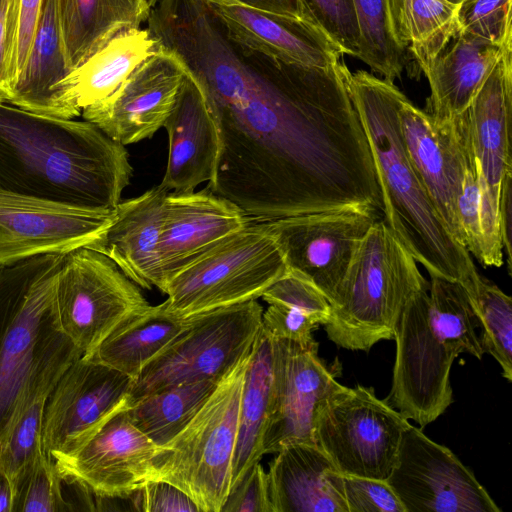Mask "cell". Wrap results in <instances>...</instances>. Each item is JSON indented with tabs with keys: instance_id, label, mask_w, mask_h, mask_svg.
Returning a JSON list of instances; mask_svg holds the SVG:
<instances>
[{
	"instance_id": "obj_1",
	"label": "cell",
	"mask_w": 512,
	"mask_h": 512,
	"mask_svg": "<svg viewBox=\"0 0 512 512\" xmlns=\"http://www.w3.org/2000/svg\"><path fill=\"white\" fill-rule=\"evenodd\" d=\"M261 58L264 68H257L223 39L192 68L220 139L206 188L256 221L344 207L382 211L346 65Z\"/></svg>"
},
{
	"instance_id": "obj_2",
	"label": "cell",
	"mask_w": 512,
	"mask_h": 512,
	"mask_svg": "<svg viewBox=\"0 0 512 512\" xmlns=\"http://www.w3.org/2000/svg\"><path fill=\"white\" fill-rule=\"evenodd\" d=\"M124 145L88 121L0 103V186L96 209H114L133 168Z\"/></svg>"
},
{
	"instance_id": "obj_3",
	"label": "cell",
	"mask_w": 512,
	"mask_h": 512,
	"mask_svg": "<svg viewBox=\"0 0 512 512\" xmlns=\"http://www.w3.org/2000/svg\"><path fill=\"white\" fill-rule=\"evenodd\" d=\"M348 84L369 141L383 221L429 276L461 283L473 299L480 274L471 254L442 221L409 159L399 121L405 95L365 71L349 72Z\"/></svg>"
},
{
	"instance_id": "obj_4",
	"label": "cell",
	"mask_w": 512,
	"mask_h": 512,
	"mask_svg": "<svg viewBox=\"0 0 512 512\" xmlns=\"http://www.w3.org/2000/svg\"><path fill=\"white\" fill-rule=\"evenodd\" d=\"M64 254L0 265V446L29 389L83 356L58 319L56 283Z\"/></svg>"
},
{
	"instance_id": "obj_5",
	"label": "cell",
	"mask_w": 512,
	"mask_h": 512,
	"mask_svg": "<svg viewBox=\"0 0 512 512\" xmlns=\"http://www.w3.org/2000/svg\"><path fill=\"white\" fill-rule=\"evenodd\" d=\"M429 289L417 262L383 220L359 242L324 329L337 346L368 352L395 338L409 299Z\"/></svg>"
},
{
	"instance_id": "obj_6",
	"label": "cell",
	"mask_w": 512,
	"mask_h": 512,
	"mask_svg": "<svg viewBox=\"0 0 512 512\" xmlns=\"http://www.w3.org/2000/svg\"><path fill=\"white\" fill-rule=\"evenodd\" d=\"M250 352L217 384L191 421L152 460L147 480L178 487L200 512H221L230 492L239 406Z\"/></svg>"
},
{
	"instance_id": "obj_7",
	"label": "cell",
	"mask_w": 512,
	"mask_h": 512,
	"mask_svg": "<svg viewBox=\"0 0 512 512\" xmlns=\"http://www.w3.org/2000/svg\"><path fill=\"white\" fill-rule=\"evenodd\" d=\"M287 271L267 221L252 220L174 274L163 287V303L189 318L257 300Z\"/></svg>"
},
{
	"instance_id": "obj_8",
	"label": "cell",
	"mask_w": 512,
	"mask_h": 512,
	"mask_svg": "<svg viewBox=\"0 0 512 512\" xmlns=\"http://www.w3.org/2000/svg\"><path fill=\"white\" fill-rule=\"evenodd\" d=\"M257 300L192 316L190 325L134 379L129 406L170 387L220 381L253 346L262 325Z\"/></svg>"
},
{
	"instance_id": "obj_9",
	"label": "cell",
	"mask_w": 512,
	"mask_h": 512,
	"mask_svg": "<svg viewBox=\"0 0 512 512\" xmlns=\"http://www.w3.org/2000/svg\"><path fill=\"white\" fill-rule=\"evenodd\" d=\"M409 425L387 400L376 396L373 387L342 385L317 414L314 442L337 472L387 480Z\"/></svg>"
},
{
	"instance_id": "obj_10",
	"label": "cell",
	"mask_w": 512,
	"mask_h": 512,
	"mask_svg": "<svg viewBox=\"0 0 512 512\" xmlns=\"http://www.w3.org/2000/svg\"><path fill=\"white\" fill-rule=\"evenodd\" d=\"M148 305L138 285L107 256L86 247L64 254L56 283L58 319L83 356Z\"/></svg>"
},
{
	"instance_id": "obj_11",
	"label": "cell",
	"mask_w": 512,
	"mask_h": 512,
	"mask_svg": "<svg viewBox=\"0 0 512 512\" xmlns=\"http://www.w3.org/2000/svg\"><path fill=\"white\" fill-rule=\"evenodd\" d=\"M470 148L480 188L484 267L504 262L500 233L503 184L512 175V40L466 110Z\"/></svg>"
},
{
	"instance_id": "obj_12",
	"label": "cell",
	"mask_w": 512,
	"mask_h": 512,
	"mask_svg": "<svg viewBox=\"0 0 512 512\" xmlns=\"http://www.w3.org/2000/svg\"><path fill=\"white\" fill-rule=\"evenodd\" d=\"M396 356L387 401L421 428L441 416L453 402L450 371L458 352L435 332L428 289L407 302L395 334Z\"/></svg>"
},
{
	"instance_id": "obj_13",
	"label": "cell",
	"mask_w": 512,
	"mask_h": 512,
	"mask_svg": "<svg viewBox=\"0 0 512 512\" xmlns=\"http://www.w3.org/2000/svg\"><path fill=\"white\" fill-rule=\"evenodd\" d=\"M386 481L405 512H501L471 469L411 424Z\"/></svg>"
},
{
	"instance_id": "obj_14",
	"label": "cell",
	"mask_w": 512,
	"mask_h": 512,
	"mask_svg": "<svg viewBox=\"0 0 512 512\" xmlns=\"http://www.w3.org/2000/svg\"><path fill=\"white\" fill-rule=\"evenodd\" d=\"M370 207H344L267 221L289 271L315 285L331 304L357 246L377 221Z\"/></svg>"
},
{
	"instance_id": "obj_15",
	"label": "cell",
	"mask_w": 512,
	"mask_h": 512,
	"mask_svg": "<svg viewBox=\"0 0 512 512\" xmlns=\"http://www.w3.org/2000/svg\"><path fill=\"white\" fill-rule=\"evenodd\" d=\"M113 216L114 209L78 206L0 186V265L85 247Z\"/></svg>"
},
{
	"instance_id": "obj_16",
	"label": "cell",
	"mask_w": 512,
	"mask_h": 512,
	"mask_svg": "<svg viewBox=\"0 0 512 512\" xmlns=\"http://www.w3.org/2000/svg\"><path fill=\"white\" fill-rule=\"evenodd\" d=\"M275 386L263 436V454L292 443L314 444L317 414L325 400L342 386L341 365L318 355V343L305 347L273 338Z\"/></svg>"
},
{
	"instance_id": "obj_17",
	"label": "cell",
	"mask_w": 512,
	"mask_h": 512,
	"mask_svg": "<svg viewBox=\"0 0 512 512\" xmlns=\"http://www.w3.org/2000/svg\"><path fill=\"white\" fill-rule=\"evenodd\" d=\"M134 378L83 356L60 376L45 406L42 446L50 458L83 441L129 407Z\"/></svg>"
},
{
	"instance_id": "obj_18",
	"label": "cell",
	"mask_w": 512,
	"mask_h": 512,
	"mask_svg": "<svg viewBox=\"0 0 512 512\" xmlns=\"http://www.w3.org/2000/svg\"><path fill=\"white\" fill-rule=\"evenodd\" d=\"M399 121L417 175L442 221L464 246L457 201L472 157L466 111L452 120L440 122L404 96Z\"/></svg>"
},
{
	"instance_id": "obj_19",
	"label": "cell",
	"mask_w": 512,
	"mask_h": 512,
	"mask_svg": "<svg viewBox=\"0 0 512 512\" xmlns=\"http://www.w3.org/2000/svg\"><path fill=\"white\" fill-rule=\"evenodd\" d=\"M186 71L182 60L160 45L114 92L85 107L83 120L124 146L150 139L169 116Z\"/></svg>"
},
{
	"instance_id": "obj_20",
	"label": "cell",
	"mask_w": 512,
	"mask_h": 512,
	"mask_svg": "<svg viewBox=\"0 0 512 512\" xmlns=\"http://www.w3.org/2000/svg\"><path fill=\"white\" fill-rule=\"evenodd\" d=\"M127 408L72 449L51 457L64 482L79 484L94 496H111L146 481L161 447L133 424Z\"/></svg>"
},
{
	"instance_id": "obj_21",
	"label": "cell",
	"mask_w": 512,
	"mask_h": 512,
	"mask_svg": "<svg viewBox=\"0 0 512 512\" xmlns=\"http://www.w3.org/2000/svg\"><path fill=\"white\" fill-rule=\"evenodd\" d=\"M228 39L243 53L270 61L327 68L340 62L339 47L310 22L232 0H205Z\"/></svg>"
},
{
	"instance_id": "obj_22",
	"label": "cell",
	"mask_w": 512,
	"mask_h": 512,
	"mask_svg": "<svg viewBox=\"0 0 512 512\" xmlns=\"http://www.w3.org/2000/svg\"><path fill=\"white\" fill-rule=\"evenodd\" d=\"M252 220L207 188L169 192L158 245L161 292L174 274Z\"/></svg>"
},
{
	"instance_id": "obj_23",
	"label": "cell",
	"mask_w": 512,
	"mask_h": 512,
	"mask_svg": "<svg viewBox=\"0 0 512 512\" xmlns=\"http://www.w3.org/2000/svg\"><path fill=\"white\" fill-rule=\"evenodd\" d=\"M163 127L169 152L159 185L167 191L191 192L209 182L219 155V133L203 90L188 69Z\"/></svg>"
},
{
	"instance_id": "obj_24",
	"label": "cell",
	"mask_w": 512,
	"mask_h": 512,
	"mask_svg": "<svg viewBox=\"0 0 512 512\" xmlns=\"http://www.w3.org/2000/svg\"><path fill=\"white\" fill-rule=\"evenodd\" d=\"M168 193L157 185L120 201L111 223L85 247L110 258L138 286L161 291L158 245Z\"/></svg>"
},
{
	"instance_id": "obj_25",
	"label": "cell",
	"mask_w": 512,
	"mask_h": 512,
	"mask_svg": "<svg viewBox=\"0 0 512 512\" xmlns=\"http://www.w3.org/2000/svg\"><path fill=\"white\" fill-rule=\"evenodd\" d=\"M509 40L500 46L459 28L422 69L430 86L424 111L440 122L466 111Z\"/></svg>"
},
{
	"instance_id": "obj_26",
	"label": "cell",
	"mask_w": 512,
	"mask_h": 512,
	"mask_svg": "<svg viewBox=\"0 0 512 512\" xmlns=\"http://www.w3.org/2000/svg\"><path fill=\"white\" fill-rule=\"evenodd\" d=\"M71 71L57 0H43L25 65L7 104L44 116L70 119L62 85Z\"/></svg>"
},
{
	"instance_id": "obj_27",
	"label": "cell",
	"mask_w": 512,
	"mask_h": 512,
	"mask_svg": "<svg viewBox=\"0 0 512 512\" xmlns=\"http://www.w3.org/2000/svg\"><path fill=\"white\" fill-rule=\"evenodd\" d=\"M334 470L314 444L283 447L267 472L273 512H348L343 495L328 478Z\"/></svg>"
},
{
	"instance_id": "obj_28",
	"label": "cell",
	"mask_w": 512,
	"mask_h": 512,
	"mask_svg": "<svg viewBox=\"0 0 512 512\" xmlns=\"http://www.w3.org/2000/svg\"><path fill=\"white\" fill-rule=\"evenodd\" d=\"M159 46L147 27L126 30L74 68L62 85L70 119L114 92Z\"/></svg>"
},
{
	"instance_id": "obj_29",
	"label": "cell",
	"mask_w": 512,
	"mask_h": 512,
	"mask_svg": "<svg viewBox=\"0 0 512 512\" xmlns=\"http://www.w3.org/2000/svg\"><path fill=\"white\" fill-rule=\"evenodd\" d=\"M275 386L273 338L261 327L250 351L242 387L230 490L262 458L263 436Z\"/></svg>"
},
{
	"instance_id": "obj_30",
	"label": "cell",
	"mask_w": 512,
	"mask_h": 512,
	"mask_svg": "<svg viewBox=\"0 0 512 512\" xmlns=\"http://www.w3.org/2000/svg\"><path fill=\"white\" fill-rule=\"evenodd\" d=\"M169 312L164 303L131 314L83 357L136 378L191 323Z\"/></svg>"
},
{
	"instance_id": "obj_31",
	"label": "cell",
	"mask_w": 512,
	"mask_h": 512,
	"mask_svg": "<svg viewBox=\"0 0 512 512\" xmlns=\"http://www.w3.org/2000/svg\"><path fill=\"white\" fill-rule=\"evenodd\" d=\"M69 66L73 70L120 32L141 28L148 0H57Z\"/></svg>"
},
{
	"instance_id": "obj_32",
	"label": "cell",
	"mask_w": 512,
	"mask_h": 512,
	"mask_svg": "<svg viewBox=\"0 0 512 512\" xmlns=\"http://www.w3.org/2000/svg\"><path fill=\"white\" fill-rule=\"evenodd\" d=\"M463 0H388L395 37L421 70L459 29Z\"/></svg>"
},
{
	"instance_id": "obj_33",
	"label": "cell",
	"mask_w": 512,
	"mask_h": 512,
	"mask_svg": "<svg viewBox=\"0 0 512 512\" xmlns=\"http://www.w3.org/2000/svg\"><path fill=\"white\" fill-rule=\"evenodd\" d=\"M218 383L204 380L163 389L131 404L127 411L133 424L163 447L191 421Z\"/></svg>"
},
{
	"instance_id": "obj_34",
	"label": "cell",
	"mask_w": 512,
	"mask_h": 512,
	"mask_svg": "<svg viewBox=\"0 0 512 512\" xmlns=\"http://www.w3.org/2000/svg\"><path fill=\"white\" fill-rule=\"evenodd\" d=\"M64 371L40 378L22 400L16 418L0 446V469L12 482L14 493L42 454V425L47 399Z\"/></svg>"
},
{
	"instance_id": "obj_35",
	"label": "cell",
	"mask_w": 512,
	"mask_h": 512,
	"mask_svg": "<svg viewBox=\"0 0 512 512\" xmlns=\"http://www.w3.org/2000/svg\"><path fill=\"white\" fill-rule=\"evenodd\" d=\"M429 314L440 339L460 355L468 353L483 357L480 338L476 332L480 320L471 297L464 286L440 276H430Z\"/></svg>"
},
{
	"instance_id": "obj_36",
	"label": "cell",
	"mask_w": 512,
	"mask_h": 512,
	"mask_svg": "<svg viewBox=\"0 0 512 512\" xmlns=\"http://www.w3.org/2000/svg\"><path fill=\"white\" fill-rule=\"evenodd\" d=\"M359 29L357 58L382 79L394 82L407 65V49L397 41L388 0H353Z\"/></svg>"
},
{
	"instance_id": "obj_37",
	"label": "cell",
	"mask_w": 512,
	"mask_h": 512,
	"mask_svg": "<svg viewBox=\"0 0 512 512\" xmlns=\"http://www.w3.org/2000/svg\"><path fill=\"white\" fill-rule=\"evenodd\" d=\"M482 329L480 344L484 353L500 365L502 376L512 381V299L496 284L480 275L476 295L471 299Z\"/></svg>"
},
{
	"instance_id": "obj_38",
	"label": "cell",
	"mask_w": 512,
	"mask_h": 512,
	"mask_svg": "<svg viewBox=\"0 0 512 512\" xmlns=\"http://www.w3.org/2000/svg\"><path fill=\"white\" fill-rule=\"evenodd\" d=\"M63 484L53 460L43 452L16 489L13 512L73 511L64 496Z\"/></svg>"
},
{
	"instance_id": "obj_39",
	"label": "cell",
	"mask_w": 512,
	"mask_h": 512,
	"mask_svg": "<svg viewBox=\"0 0 512 512\" xmlns=\"http://www.w3.org/2000/svg\"><path fill=\"white\" fill-rule=\"evenodd\" d=\"M304 17L342 51L357 57L359 29L353 0H301Z\"/></svg>"
},
{
	"instance_id": "obj_40",
	"label": "cell",
	"mask_w": 512,
	"mask_h": 512,
	"mask_svg": "<svg viewBox=\"0 0 512 512\" xmlns=\"http://www.w3.org/2000/svg\"><path fill=\"white\" fill-rule=\"evenodd\" d=\"M512 0H463L457 11L458 27L496 45L512 38Z\"/></svg>"
},
{
	"instance_id": "obj_41",
	"label": "cell",
	"mask_w": 512,
	"mask_h": 512,
	"mask_svg": "<svg viewBox=\"0 0 512 512\" xmlns=\"http://www.w3.org/2000/svg\"><path fill=\"white\" fill-rule=\"evenodd\" d=\"M328 478L343 495L348 512H405L386 480L346 475L336 470L329 472Z\"/></svg>"
},
{
	"instance_id": "obj_42",
	"label": "cell",
	"mask_w": 512,
	"mask_h": 512,
	"mask_svg": "<svg viewBox=\"0 0 512 512\" xmlns=\"http://www.w3.org/2000/svg\"><path fill=\"white\" fill-rule=\"evenodd\" d=\"M261 297L269 305H284L315 316L321 325L327 322L331 311L329 301L315 285L289 270L269 286Z\"/></svg>"
},
{
	"instance_id": "obj_43",
	"label": "cell",
	"mask_w": 512,
	"mask_h": 512,
	"mask_svg": "<svg viewBox=\"0 0 512 512\" xmlns=\"http://www.w3.org/2000/svg\"><path fill=\"white\" fill-rule=\"evenodd\" d=\"M42 2L43 0H10L7 36L12 89L25 65L39 20Z\"/></svg>"
},
{
	"instance_id": "obj_44",
	"label": "cell",
	"mask_w": 512,
	"mask_h": 512,
	"mask_svg": "<svg viewBox=\"0 0 512 512\" xmlns=\"http://www.w3.org/2000/svg\"><path fill=\"white\" fill-rule=\"evenodd\" d=\"M457 215L465 248L482 264L484 243L480 221V188L473 155L457 201Z\"/></svg>"
},
{
	"instance_id": "obj_45",
	"label": "cell",
	"mask_w": 512,
	"mask_h": 512,
	"mask_svg": "<svg viewBox=\"0 0 512 512\" xmlns=\"http://www.w3.org/2000/svg\"><path fill=\"white\" fill-rule=\"evenodd\" d=\"M321 325L315 316L284 305L270 304L262 313L261 327L275 339H286L308 347L316 343L313 331Z\"/></svg>"
},
{
	"instance_id": "obj_46",
	"label": "cell",
	"mask_w": 512,
	"mask_h": 512,
	"mask_svg": "<svg viewBox=\"0 0 512 512\" xmlns=\"http://www.w3.org/2000/svg\"><path fill=\"white\" fill-rule=\"evenodd\" d=\"M221 512H273L267 472L260 462L254 464L230 490Z\"/></svg>"
},
{
	"instance_id": "obj_47",
	"label": "cell",
	"mask_w": 512,
	"mask_h": 512,
	"mask_svg": "<svg viewBox=\"0 0 512 512\" xmlns=\"http://www.w3.org/2000/svg\"><path fill=\"white\" fill-rule=\"evenodd\" d=\"M142 494L143 512H200L186 493L167 481H145Z\"/></svg>"
},
{
	"instance_id": "obj_48",
	"label": "cell",
	"mask_w": 512,
	"mask_h": 512,
	"mask_svg": "<svg viewBox=\"0 0 512 512\" xmlns=\"http://www.w3.org/2000/svg\"><path fill=\"white\" fill-rule=\"evenodd\" d=\"M500 233L508 274H512V175L503 184L500 204Z\"/></svg>"
},
{
	"instance_id": "obj_49",
	"label": "cell",
	"mask_w": 512,
	"mask_h": 512,
	"mask_svg": "<svg viewBox=\"0 0 512 512\" xmlns=\"http://www.w3.org/2000/svg\"><path fill=\"white\" fill-rule=\"evenodd\" d=\"M10 0H0V103H8L12 85L8 63V10Z\"/></svg>"
},
{
	"instance_id": "obj_50",
	"label": "cell",
	"mask_w": 512,
	"mask_h": 512,
	"mask_svg": "<svg viewBox=\"0 0 512 512\" xmlns=\"http://www.w3.org/2000/svg\"><path fill=\"white\" fill-rule=\"evenodd\" d=\"M245 6L305 19L301 0H232ZM307 21V20H306Z\"/></svg>"
},
{
	"instance_id": "obj_51",
	"label": "cell",
	"mask_w": 512,
	"mask_h": 512,
	"mask_svg": "<svg viewBox=\"0 0 512 512\" xmlns=\"http://www.w3.org/2000/svg\"><path fill=\"white\" fill-rule=\"evenodd\" d=\"M14 490L7 474L0 469V512H13Z\"/></svg>"
},
{
	"instance_id": "obj_52",
	"label": "cell",
	"mask_w": 512,
	"mask_h": 512,
	"mask_svg": "<svg viewBox=\"0 0 512 512\" xmlns=\"http://www.w3.org/2000/svg\"><path fill=\"white\" fill-rule=\"evenodd\" d=\"M151 8L157 3L158 0H148Z\"/></svg>"
}]
</instances>
